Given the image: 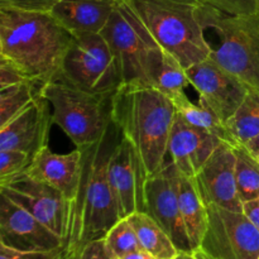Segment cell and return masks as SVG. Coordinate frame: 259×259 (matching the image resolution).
<instances>
[{
	"instance_id": "obj_35",
	"label": "cell",
	"mask_w": 259,
	"mask_h": 259,
	"mask_svg": "<svg viewBox=\"0 0 259 259\" xmlns=\"http://www.w3.org/2000/svg\"><path fill=\"white\" fill-rule=\"evenodd\" d=\"M244 147L253 157H255V158L259 159V133L255 137H253V138L250 139Z\"/></svg>"
},
{
	"instance_id": "obj_40",
	"label": "cell",
	"mask_w": 259,
	"mask_h": 259,
	"mask_svg": "<svg viewBox=\"0 0 259 259\" xmlns=\"http://www.w3.org/2000/svg\"><path fill=\"white\" fill-rule=\"evenodd\" d=\"M258 259H259V258H258Z\"/></svg>"
},
{
	"instance_id": "obj_30",
	"label": "cell",
	"mask_w": 259,
	"mask_h": 259,
	"mask_svg": "<svg viewBox=\"0 0 259 259\" xmlns=\"http://www.w3.org/2000/svg\"><path fill=\"white\" fill-rule=\"evenodd\" d=\"M61 0H0V7L14 8L28 12L51 13Z\"/></svg>"
},
{
	"instance_id": "obj_4",
	"label": "cell",
	"mask_w": 259,
	"mask_h": 259,
	"mask_svg": "<svg viewBox=\"0 0 259 259\" xmlns=\"http://www.w3.org/2000/svg\"><path fill=\"white\" fill-rule=\"evenodd\" d=\"M137 22L185 68L211 57L201 22L202 0H121Z\"/></svg>"
},
{
	"instance_id": "obj_6",
	"label": "cell",
	"mask_w": 259,
	"mask_h": 259,
	"mask_svg": "<svg viewBox=\"0 0 259 259\" xmlns=\"http://www.w3.org/2000/svg\"><path fill=\"white\" fill-rule=\"evenodd\" d=\"M43 94L52 108L53 124L65 132L76 148L98 142L113 123L115 93H88L55 80L43 86Z\"/></svg>"
},
{
	"instance_id": "obj_34",
	"label": "cell",
	"mask_w": 259,
	"mask_h": 259,
	"mask_svg": "<svg viewBox=\"0 0 259 259\" xmlns=\"http://www.w3.org/2000/svg\"><path fill=\"white\" fill-rule=\"evenodd\" d=\"M243 212L259 229V196L243 202Z\"/></svg>"
},
{
	"instance_id": "obj_25",
	"label": "cell",
	"mask_w": 259,
	"mask_h": 259,
	"mask_svg": "<svg viewBox=\"0 0 259 259\" xmlns=\"http://www.w3.org/2000/svg\"><path fill=\"white\" fill-rule=\"evenodd\" d=\"M46 83L28 80L0 90V126L22 113L43 94Z\"/></svg>"
},
{
	"instance_id": "obj_31",
	"label": "cell",
	"mask_w": 259,
	"mask_h": 259,
	"mask_svg": "<svg viewBox=\"0 0 259 259\" xmlns=\"http://www.w3.org/2000/svg\"><path fill=\"white\" fill-rule=\"evenodd\" d=\"M0 259H63V249L51 252H20L0 244Z\"/></svg>"
},
{
	"instance_id": "obj_27",
	"label": "cell",
	"mask_w": 259,
	"mask_h": 259,
	"mask_svg": "<svg viewBox=\"0 0 259 259\" xmlns=\"http://www.w3.org/2000/svg\"><path fill=\"white\" fill-rule=\"evenodd\" d=\"M105 243L114 255L119 259L124 258L129 253L141 249L138 235L128 218L119 220L105 235Z\"/></svg>"
},
{
	"instance_id": "obj_12",
	"label": "cell",
	"mask_w": 259,
	"mask_h": 259,
	"mask_svg": "<svg viewBox=\"0 0 259 259\" xmlns=\"http://www.w3.org/2000/svg\"><path fill=\"white\" fill-rule=\"evenodd\" d=\"M101 34L115 56L123 85H148L146 73V42L120 0Z\"/></svg>"
},
{
	"instance_id": "obj_18",
	"label": "cell",
	"mask_w": 259,
	"mask_h": 259,
	"mask_svg": "<svg viewBox=\"0 0 259 259\" xmlns=\"http://www.w3.org/2000/svg\"><path fill=\"white\" fill-rule=\"evenodd\" d=\"M24 172L75 201L82 176V151L76 148L71 153L58 154L47 146L33 157Z\"/></svg>"
},
{
	"instance_id": "obj_10",
	"label": "cell",
	"mask_w": 259,
	"mask_h": 259,
	"mask_svg": "<svg viewBox=\"0 0 259 259\" xmlns=\"http://www.w3.org/2000/svg\"><path fill=\"white\" fill-rule=\"evenodd\" d=\"M180 172L171 161L146 181V210L168 234L180 253H194L179 200Z\"/></svg>"
},
{
	"instance_id": "obj_11",
	"label": "cell",
	"mask_w": 259,
	"mask_h": 259,
	"mask_svg": "<svg viewBox=\"0 0 259 259\" xmlns=\"http://www.w3.org/2000/svg\"><path fill=\"white\" fill-rule=\"evenodd\" d=\"M186 72L190 85L199 94V100L206 104L224 124L249 94L238 78L211 57L190 66Z\"/></svg>"
},
{
	"instance_id": "obj_29",
	"label": "cell",
	"mask_w": 259,
	"mask_h": 259,
	"mask_svg": "<svg viewBox=\"0 0 259 259\" xmlns=\"http://www.w3.org/2000/svg\"><path fill=\"white\" fill-rule=\"evenodd\" d=\"M207 5L230 15H259V0H202Z\"/></svg>"
},
{
	"instance_id": "obj_14",
	"label": "cell",
	"mask_w": 259,
	"mask_h": 259,
	"mask_svg": "<svg viewBox=\"0 0 259 259\" xmlns=\"http://www.w3.org/2000/svg\"><path fill=\"white\" fill-rule=\"evenodd\" d=\"M108 172L121 218L144 212L147 177L136 149L123 134L111 153Z\"/></svg>"
},
{
	"instance_id": "obj_19",
	"label": "cell",
	"mask_w": 259,
	"mask_h": 259,
	"mask_svg": "<svg viewBox=\"0 0 259 259\" xmlns=\"http://www.w3.org/2000/svg\"><path fill=\"white\" fill-rule=\"evenodd\" d=\"M120 3L146 42V73L148 85L163 93L169 99L185 93V89L190 85L186 68L174 55L162 48L137 22L121 0Z\"/></svg>"
},
{
	"instance_id": "obj_16",
	"label": "cell",
	"mask_w": 259,
	"mask_h": 259,
	"mask_svg": "<svg viewBox=\"0 0 259 259\" xmlns=\"http://www.w3.org/2000/svg\"><path fill=\"white\" fill-rule=\"evenodd\" d=\"M53 124L51 104L45 96L0 126V151H22L34 157L48 146Z\"/></svg>"
},
{
	"instance_id": "obj_26",
	"label": "cell",
	"mask_w": 259,
	"mask_h": 259,
	"mask_svg": "<svg viewBox=\"0 0 259 259\" xmlns=\"http://www.w3.org/2000/svg\"><path fill=\"white\" fill-rule=\"evenodd\" d=\"M235 153V177L240 201L259 196V159L253 157L244 146H233Z\"/></svg>"
},
{
	"instance_id": "obj_1",
	"label": "cell",
	"mask_w": 259,
	"mask_h": 259,
	"mask_svg": "<svg viewBox=\"0 0 259 259\" xmlns=\"http://www.w3.org/2000/svg\"><path fill=\"white\" fill-rule=\"evenodd\" d=\"M120 137L121 132L113 121L98 142L78 148L82 151V176L73 201L63 259H77L88 243L105 238L109 230L123 219L108 172L111 153Z\"/></svg>"
},
{
	"instance_id": "obj_28",
	"label": "cell",
	"mask_w": 259,
	"mask_h": 259,
	"mask_svg": "<svg viewBox=\"0 0 259 259\" xmlns=\"http://www.w3.org/2000/svg\"><path fill=\"white\" fill-rule=\"evenodd\" d=\"M32 159L30 154L22 151H0V181L24 172Z\"/></svg>"
},
{
	"instance_id": "obj_5",
	"label": "cell",
	"mask_w": 259,
	"mask_h": 259,
	"mask_svg": "<svg viewBox=\"0 0 259 259\" xmlns=\"http://www.w3.org/2000/svg\"><path fill=\"white\" fill-rule=\"evenodd\" d=\"M200 14L205 30L212 29L219 38L211 46L212 60L259 95V15H230L206 3Z\"/></svg>"
},
{
	"instance_id": "obj_3",
	"label": "cell",
	"mask_w": 259,
	"mask_h": 259,
	"mask_svg": "<svg viewBox=\"0 0 259 259\" xmlns=\"http://www.w3.org/2000/svg\"><path fill=\"white\" fill-rule=\"evenodd\" d=\"M175 118L168 96L149 85H121L114 95L113 121L136 149L147 179L169 161Z\"/></svg>"
},
{
	"instance_id": "obj_13",
	"label": "cell",
	"mask_w": 259,
	"mask_h": 259,
	"mask_svg": "<svg viewBox=\"0 0 259 259\" xmlns=\"http://www.w3.org/2000/svg\"><path fill=\"white\" fill-rule=\"evenodd\" d=\"M0 244L20 252L63 249V240L28 210L0 194Z\"/></svg>"
},
{
	"instance_id": "obj_2",
	"label": "cell",
	"mask_w": 259,
	"mask_h": 259,
	"mask_svg": "<svg viewBox=\"0 0 259 259\" xmlns=\"http://www.w3.org/2000/svg\"><path fill=\"white\" fill-rule=\"evenodd\" d=\"M72 39L51 13L0 7V57L29 80L40 83L56 80Z\"/></svg>"
},
{
	"instance_id": "obj_33",
	"label": "cell",
	"mask_w": 259,
	"mask_h": 259,
	"mask_svg": "<svg viewBox=\"0 0 259 259\" xmlns=\"http://www.w3.org/2000/svg\"><path fill=\"white\" fill-rule=\"evenodd\" d=\"M77 259H119L111 253L106 245L105 239H96L88 243L81 249Z\"/></svg>"
},
{
	"instance_id": "obj_8",
	"label": "cell",
	"mask_w": 259,
	"mask_h": 259,
	"mask_svg": "<svg viewBox=\"0 0 259 259\" xmlns=\"http://www.w3.org/2000/svg\"><path fill=\"white\" fill-rule=\"evenodd\" d=\"M197 252L206 259H258L259 229L243 211L207 205V228Z\"/></svg>"
},
{
	"instance_id": "obj_32",
	"label": "cell",
	"mask_w": 259,
	"mask_h": 259,
	"mask_svg": "<svg viewBox=\"0 0 259 259\" xmlns=\"http://www.w3.org/2000/svg\"><path fill=\"white\" fill-rule=\"evenodd\" d=\"M24 73L10 61L0 57V90L28 81Z\"/></svg>"
},
{
	"instance_id": "obj_15",
	"label": "cell",
	"mask_w": 259,
	"mask_h": 259,
	"mask_svg": "<svg viewBox=\"0 0 259 259\" xmlns=\"http://www.w3.org/2000/svg\"><path fill=\"white\" fill-rule=\"evenodd\" d=\"M206 205L243 211L235 177V153L232 144L222 142L194 177Z\"/></svg>"
},
{
	"instance_id": "obj_22",
	"label": "cell",
	"mask_w": 259,
	"mask_h": 259,
	"mask_svg": "<svg viewBox=\"0 0 259 259\" xmlns=\"http://www.w3.org/2000/svg\"><path fill=\"white\" fill-rule=\"evenodd\" d=\"M138 235L142 248L156 259H174L180 254L166 232L147 212H134L128 217Z\"/></svg>"
},
{
	"instance_id": "obj_24",
	"label": "cell",
	"mask_w": 259,
	"mask_h": 259,
	"mask_svg": "<svg viewBox=\"0 0 259 259\" xmlns=\"http://www.w3.org/2000/svg\"><path fill=\"white\" fill-rule=\"evenodd\" d=\"M169 100L174 104L176 113L182 116L184 120L191 124L192 126H196V128L214 134L223 142L228 143V132L225 124L206 104L200 100L197 104H194L192 101H190L185 93L179 94Z\"/></svg>"
},
{
	"instance_id": "obj_20",
	"label": "cell",
	"mask_w": 259,
	"mask_h": 259,
	"mask_svg": "<svg viewBox=\"0 0 259 259\" xmlns=\"http://www.w3.org/2000/svg\"><path fill=\"white\" fill-rule=\"evenodd\" d=\"M119 0H61L51 14L72 35L101 33Z\"/></svg>"
},
{
	"instance_id": "obj_39",
	"label": "cell",
	"mask_w": 259,
	"mask_h": 259,
	"mask_svg": "<svg viewBox=\"0 0 259 259\" xmlns=\"http://www.w3.org/2000/svg\"><path fill=\"white\" fill-rule=\"evenodd\" d=\"M174 259H176V258H174Z\"/></svg>"
},
{
	"instance_id": "obj_38",
	"label": "cell",
	"mask_w": 259,
	"mask_h": 259,
	"mask_svg": "<svg viewBox=\"0 0 259 259\" xmlns=\"http://www.w3.org/2000/svg\"><path fill=\"white\" fill-rule=\"evenodd\" d=\"M195 254H196V257H197V259H206V258H205V257H204V255H202V254H201V253H200V252H195Z\"/></svg>"
},
{
	"instance_id": "obj_21",
	"label": "cell",
	"mask_w": 259,
	"mask_h": 259,
	"mask_svg": "<svg viewBox=\"0 0 259 259\" xmlns=\"http://www.w3.org/2000/svg\"><path fill=\"white\" fill-rule=\"evenodd\" d=\"M179 200L182 220L195 253L200 249L207 228V205L202 200L195 179L180 174Z\"/></svg>"
},
{
	"instance_id": "obj_23",
	"label": "cell",
	"mask_w": 259,
	"mask_h": 259,
	"mask_svg": "<svg viewBox=\"0 0 259 259\" xmlns=\"http://www.w3.org/2000/svg\"><path fill=\"white\" fill-rule=\"evenodd\" d=\"M228 143L232 146H245L259 133V95L248 94L237 111L225 123Z\"/></svg>"
},
{
	"instance_id": "obj_37",
	"label": "cell",
	"mask_w": 259,
	"mask_h": 259,
	"mask_svg": "<svg viewBox=\"0 0 259 259\" xmlns=\"http://www.w3.org/2000/svg\"><path fill=\"white\" fill-rule=\"evenodd\" d=\"M176 259H197L195 253H180Z\"/></svg>"
},
{
	"instance_id": "obj_36",
	"label": "cell",
	"mask_w": 259,
	"mask_h": 259,
	"mask_svg": "<svg viewBox=\"0 0 259 259\" xmlns=\"http://www.w3.org/2000/svg\"><path fill=\"white\" fill-rule=\"evenodd\" d=\"M121 259H156V258H154L151 253H148L147 250H144L143 248H141V249H137L134 250V252L129 253V254H126L125 257Z\"/></svg>"
},
{
	"instance_id": "obj_17",
	"label": "cell",
	"mask_w": 259,
	"mask_h": 259,
	"mask_svg": "<svg viewBox=\"0 0 259 259\" xmlns=\"http://www.w3.org/2000/svg\"><path fill=\"white\" fill-rule=\"evenodd\" d=\"M222 142L214 134L192 126L176 113L169 137L168 158L180 174L194 179Z\"/></svg>"
},
{
	"instance_id": "obj_9",
	"label": "cell",
	"mask_w": 259,
	"mask_h": 259,
	"mask_svg": "<svg viewBox=\"0 0 259 259\" xmlns=\"http://www.w3.org/2000/svg\"><path fill=\"white\" fill-rule=\"evenodd\" d=\"M0 194L7 195L63 240L68 238L73 201L50 185L34 180L25 172L0 181Z\"/></svg>"
},
{
	"instance_id": "obj_7",
	"label": "cell",
	"mask_w": 259,
	"mask_h": 259,
	"mask_svg": "<svg viewBox=\"0 0 259 259\" xmlns=\"http://www.w3.org/2000/svg\"><path fill=\"white\" fill-rule=\"evenodd\" d=\"M56 80L93 94L116 93L123 85L115 56L101 33L73 35Z\"/></svg>"
}]
</instances>
